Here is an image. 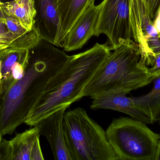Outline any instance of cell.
Instances as JSON below:
<instances>
[{
    "label": "cell",
    "instance_id": "cell-19",
    "mask_svg": "<svg viewBox=\"0 0 160 160\" xmlns=\"http://www.w3.org/2000/svg\"><path fill=\"white\" fill-rule=\"evenodd\" d=\"M13 149L10 141L2 138L0 141V160H12Z\"/></svg>",
    "mask_w": 160,
    "mask_h": 160
},
{
    "label": "cell",
    "instance_id": "cell-4",
    "mask_svg": "<svg viewBox=\"0 0 160 160\" xmlns=\"http://www.w3.org/2000/svg\"><path fill=\"white\" fill-rule=\"evenodd\" d=\"M63 126L76 160H118L106 131L84 109L66 112Z\"/></svg>",
    "mask_w": 160,
    "mask_h": 160
},
{
    "label": "cell",
    "instance_id": "cell-9",
    "mask_svg": "<svg viewBox=\"0 0 160 160\" xmlns=\"http://www.w3.org/2000/svg\"><path fill=\"white\" fill-rule=\"evenodd\" d=\"M29 49L9 47L0 51V90L3 97L24 76Z\"/></svg>",
    "mask_w": 160,
    "mask_h": 160
},
{
    "label": "cell",
    "instance_id": "cell-18",
    "mask_svg": "<svg viewBox=\"0 0 160 160\" xmlns=\"http://www.w3.org/2000/svg\"><path fill=\"white\" fill-rule=\"evenodd\" d=\"M5 23L9 31L18 39L22 37L29 32L22 27L19 22L13 17L5 15Z\"/></svg>",
    "mask_w": 160,
    "mask_h": 160
},
{
    "label": "cell",
    "instance_id": "cell-6",
    "mask_svg": "<svg viewBox=\"0 0 160 160\" xmlns=\"http://www.w3.org/2000/svg\"><path fill=\"white\" fill-rule=\"evenodd\" d=\"M131 0H103L94 35L108 37L112 50L132 41Z\"/></svg>",
    "mask_w": 160,
    "mask_h": 160
},
{
    "label": "cell",
    "instance_id": "cell-8",
    "mask_svg": "<svg viewBox=\"0 0 160 160\" xmlns=\"http://www.w3.org/2000/svg\"><path fill=\"white\" fill-rule=\"evenodd\" d=\"M67 109L63 108L51 114L35 126L40 135L48 142L55 160H76L64 129V116Z\"/></svg>",
    "mask_w": 160,
    "mask_h": 160
},
{
    "label": "cell",
    "instance_id": "cell-5",
    "mask_svg": "<svg viewBox=\"0 0 160 160\" xmlns=\"http://www.w3.org/2000/svg\"><path fill=\"white\" fill-rule=\"evenodd\" d=\"M118 160H156L160 135L132 117L113 119L106 131Z\"/></svg>",
    "mask_w": 160,
    "mask_h": 160
},
{
    "label": "cell",
    "instance_id": "cell-3",
    "mask_svg": "<svg viewBox=\"0 0 160 160\" xmlns=\"http://www.w3.org/2000/svg\"><path fill=\"white\" fill-rule=\"evenodd\" d=\"M155 77L142 58L133 40L113 50L84 88L82 97L92 99L128 95L152 82Z\"/></svg>",
    "mask_w": 160,
    "mask_h": 160
},
{
    "label": "cell",
    "instance_id": "cell-10",
    "mask_svg": "<svg viewBox=\"0 0 160 160\" xmlns=\"http://www.w3.org/2000/svg\"><path fill=\"white\" fill-rule=\"evenodd\" d=\"M102 3L90 5L75 23L65 38V51H72L81 49L94 35L101 8Z\"/></svg>",
    "mask_w": 160,
    "mask_h": 160
},
{
    "label": "cell",
    "instance_id": "cell-25",
    "mask_svg": "<svg viewBox=\"0 0 160 160\" xmlns=\"http://www.w3.org/2000/svg\"><path fill=\"white\" fill-rule=\"evenodd\" d=\"M0 21L5 22V15L0 8Z\"/></svg>",
    "mask_w": 160,
    "mask_h": 160
},
{
    "label": "cell",
    "instance_id": "cell-27",
    "mask_svg": "<svg viewBox=\"0 0 160 160\" xmlns=\"http://www.w3.org/2000/svg\"><path fill=\"white\" fill-rule=\"evenodd\" d=\"M159 121V122H160V118L159 120V121Z\"/></svg>",
    "mask_w": 160,
    "mask_h": 160
},
{
    "label": "cell",
    "instance_id": "cell-20",
    "mask_svg": "<svg viewBox=\"0 0 160 160\" xmlns=\"http://www.w3.org/2000/svg\"><path fill=\"white\" fill-rule=\"evenodd\" d=\"M152 20L155 19L160 9V0H143Z\"/></svg>",
    "mask_w": 160,
    "mask_h": 160
},
{
    "label": "cell",
    "instance_id": "cell-23",
    "mask_svg": "<svg viewBox=\"0 0 160 160\" xmlns=\"http://www.w3.org/2000/svg\"><path fill=\"white\" fill-rule=\"evenodd\" d=\"M2 100L3 97L2 95V93H1V90H0V141L2 138V132L1 131V116H2Z\"/></svg>",
    "mask_w": 160,
    "mask_h": 160
},
{
    "label": "cell",
    "instance_id": "cell-11",
    "mask_svg": "<svg viewBox=\"0 0 160 160\" xmlns=\"http://www.w3.org/2000/svg\"><path fill=\"white\" fill-rule=\"evenodd\" d=\"M36 15L33 29L41 39L56 45L59 29L58 0H33Z\"/></svg>",
    "mask_w": 160,
    "mask_h": 160
},
{
    "label": "cell",
    "instance_id": "cell-24",
    "mask_svg": "<svg viewBox=\"0 0 160 160\" xmlns=\"http://www.w3.org/2000/svg\"><path fill=\"white\" fill-rule=\"evenodd\" d=\"M156 160H160V135L158 146V151H157V157Z\"/></svg>",
    "mask_w": 160,
    "mask_h": 160
},
{
    "label": "cell",
    "instance_id": "cell-2",
    "mask_svg": "<svg viewBox=\"0 0 160 160\" xmlns=\"http://www.w3.org/2000/svg\"><path fill=\"white\" fill-rule=\"evenodd\" d=\"M111 51L108 43H97L88 50L70 56L50 79L24 123L34 126L51 114L63 108L68 109L81 99L84 88Z\"/></svg>",
    "mask_w": 160,
    "mask_h": 160
},
{
    "label": "cell",
    "instance_id": "cell-22",
    "mask_svg": "<svg viewBox=\"0 0 160 160\" xmlns=\"http://www.w3.org/2000/svg\"><path fill=\"white\" fill-rule=\"evenodd\" d=\"M153 23H154V26H155L156 29L158 30L160 34V9L158 12L157 17L153 20Z\"/></svg>",
    "mask_w": 160,
    "mask_h": 160
},
{
    "label": "cell",
    "instance_id": "cell-7",
    "mask_svg": "<svg viewBox=\"0 0 160 160\" xmlns=\"http://www.w3.org/2000/svg\"><path fill=\"white\" fill-rule=\"evenodd\" d=\"M131 21L132 38L147 66L152 65L160 54V34L156 29L143 0H131Z\"/></svg>",
    "mask_w": 160,
    "mask_h": 160
},
{
    "label": "cell",
    "instance_id": "cell-12",
    "mask_svg": "<svg viewBox=\"0 0 160 160\" xmlns=\"http://www.w3.org/2000/svg\"><path fill=\"white\" fill-rule=\"evenodd\" d=\"M126 94H118L99 97L92 99L90 108L92 110H112L126 114L131 117L145 124L154 123L151 117L136 105L132 97Z\"/></svg>",
    "mask_w": 160,
    "mask_h": 160
},
{
    "label": "cell",
    "instance_id": "cell-14",
    "mask_svg": "<svg viewBox=\"0 0 160 160\" xmlns=\"http://www.w3.org/2000/svg\"><path fill=\"white\" fill-rule=\"evenodd\" d=\"M40 133L37 127L17 134L10 141L13 149L12 160H43Z\"/></svg>",
    "mask_w": 160,
    "mask_h": 160
},
{
    "label": "cell",
    "instance_id": "cell-15",
    "mask_svg": "<svg viewBox=\"0 0 160 160\" xmlns=\"http://www.w3.org/2000/svg\"><path fill=\"white\" fill-rule=\"evenodd\" d=\"M0 8L6 16L17 19L27 31L32 30L36 15L33 0H13L1 3Z\"/></svg>",
    "mask_w": 160,
    "mask_h": 160
},
{
    "label": "cell",
    "instance_id": "cell-17",
    "mask_svg": "<svg viewBox=\"0 0 160 160\" xmlns=\"http://www.w3.org/2000/svg\"><path fill=\"white\" fill-rule=\"evenodd\" d=\"M17 39L9 31L5 22L0 21V51L8 48Z\"/></svg>",
    "mask_w": 160,
    "mask_h": 160
},
{
    "label": "cell",
    "instance_id": "cell-16",
    "mask_svg": "<svg viewBox=\"0 0 160 160\" xmlns=\"http://www.w3.org/2000/svg\"><path fill=\"white\" fill-rule=\"evenodd\" d=\"M153 81L154 86L149 93L141 96L132 97V99L155 122L160 118V76L155 78Z\"/></svg>",
    "mask_w": 160,
    "mask_h": 160
},
{
    "label": "cell",
    "instance_id": "cell-21",
    "mask_svg": "<svg viewBox=\"0 0 160 160\" xmlns=\"http://www.w3.org/2000/svg\"><path fill=\"white\" fill-rule=\"evenodd\" d=\"M149 71L155 78L160 76V54L155 56Z\"/></svg>",
    "mask_w": 160,
    "mask_h": 160
},
{
    "label": "cell",
    "instance_id": "cell-13",
    "mask_svg": "<svg viewBox=\"0 0 160 160\" xmlns=\"http://www.w3.org/2000/svg\"><path fill=\"white\" fill-rule=\"evenodd\" d=\"M95 0H58L59 24L55 46L63 47L64 40L73 25Z\"/></svg>",
    "mask_w": 160,
    "mask_h": 160
},
{
    "label": "cell",
    "instance_id": "cell-26",
    "mask_svg": "<svg viewBox=\"0 0 160 160\" xmlns=\"http://www.w3.org/2000/svg\"><path fill=\"white\" fill-rule=\"evenodd\" d=\"M13 1V0H0V3H6V2H10V1Z\"/></svg>",
    "mask_w": 160,
    "mask_h": 160
},
{
    "label": "cell",
    "instance_id": "cell-1",
    "mask_svg": "<svg viewBox=\"0 0 160 160\" xmlns=\"http://www.w3.org/2000/svg\"><path fill=\"white\" fill-rule=\"evenodd\" d=\"M41 39L29 49L23 77L3 97L1 120L2 135L12 134L26 117L50 79L70 58L63 51Z\"/></svg>",
    "mask_w": 160,
    "mask_h": 160
}]
</instances>
